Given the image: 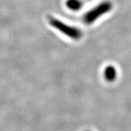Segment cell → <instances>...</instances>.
Listing matches in <instances>:
<instances>
[{
	"label": "cell",
	"mask_w": 131,
	"mask_h": 131,
	"mask_svg": "<svg viewBox=\"0 0 131 131\" xmlns=\"http://www.w3.org/2000/svg\"><path fill=\"white\" fill-rule=\"evenodd\" d=\"M49 23L53 28L57 29L65 36L69 37L74 40H79L82 37V31L76 26H70L69 24L63 23L59 19L53 17H50L48 18Z\"/></svg>",
	"instance_id": "obj_1"
},
{
	"label": "cell",
	"mask_w": 131,
	"mask_h": 131,
	"mask_svg": "<svg viewBox=\"0 0 131 131\" xmlns=\"http://www.w3.org/2000/svg\"><path fill=\"white\" fill-rule=\"evenodd\" d=\"M113 7L112 3L109 1H103L95 6L92 9L85 13L83 17V22L87 25H90L95 22L98 18L109 13Z\"/></svg>",
	"instance_id": "obj_2"
},
{
	"label": "cell",
	"mask_w": 131,
	"mask_h": 131,
	"mask_svg": "<svg viewBox=\"0 0 131 131\" xmlns=\"http://www.w3.org/2000/svg\"><path fill=\"white\" fill-rule=\"evenodd\" d=\"M104 76H105L106 80L108 81H109V82L114 81L117 76V71H116L115 68L112 66H107L104 71Z\"/></svg>",
	"instance_id": "obj_3"
},
{
	"label": "cell",
	"mask_w": 131,
	"mask_h": 131,
	"mask_svg": "<svg viewBox=\"0 0 131 131\" xmlns=\"http://www.w3.org/2000/svg\"><path fill=\"white\" fill-rule=\"evenodd\" d=\"M83 5V3L81 0H67L66 6L71 10L78 11L80 10Z\"/></svg>",
	"instance_id": "obj_4"
}]
</instances>
